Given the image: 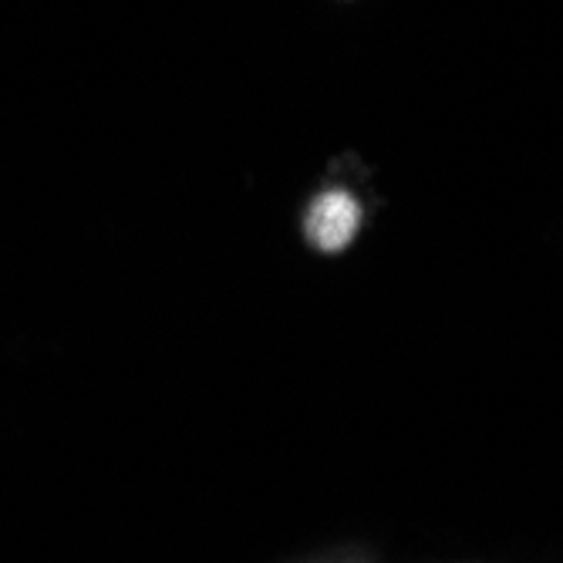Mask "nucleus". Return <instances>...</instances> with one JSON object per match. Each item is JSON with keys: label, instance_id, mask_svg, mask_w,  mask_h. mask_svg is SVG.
Masks as SVG:
<instances>
[{"label": "nucleus", "instance_id": "f257e3e1", "mask_svg": "<svg viewBox=\"0 0 563 563\" xmlns=\"http://www.w3.org/2000/svg\"><path fill=\"white\" fill-rule=\"evenodd\" d=\"M362 202L347 189H324L311 210L303 217V233L314 250L321 253H341L354 243L357 230H362Z\"/></svg>", "mask_w": 563, "mask_h": 563}]
</instances>
